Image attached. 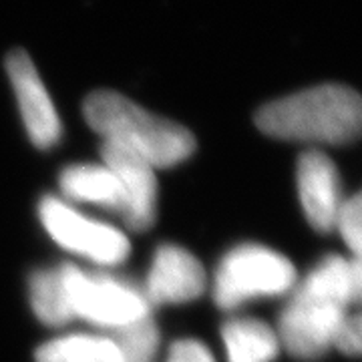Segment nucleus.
<instances>
[{
	"label": "nucleus",
	"instance_id": "nucleus-4",
	"mask_svg": "<svg viewBox=\"0 0 362 362\" xmlns=\"http://www.w3.org/2000/svg\"><path fill=\"white\" fill-rule=\"evenodd\" d=\"M296 282L294 266L270 247L244 244L230 250L218 266L214 300L223 310L256 296H278Z\"/></svg>",
	"mask_w": 362,
	"mask_h": 362
},
{
	"label": "nucleus",
	"instance_id": "nucleus-13",
	"mask_svg": "<svg viewBox=\"0 0 362 362\" xmlns=\"http://www.w3.org/2000/svg\"><path fill=\"white\" fill-rule=\"evenodd\" d=\"M37 362H123L113 338L75 334L51 340L37 350Z\"/></svg>",
	"mask_w": 362,
	"mask_h": 362
},
{
	"label": "nucleus",
	"instance_id": "nucleus-11",
	"mask_svg": "<svg viewBox=\"0 0 362 362\" xmlns=\"http://www.w3.org/2000/svg\"><path fill=\"white\" fill-rule=\"evenodd\" d=\"M61 187L71 199L121 211L123 194L115 173L105 165H73L61 173Z\"/></svg>",
	"mask_w": 362,
	"mask_h": 362
},
{
	"label": "nucleus",
	"instance_id": "nucleus-14",
	"mask_svg": "<svg viewBox=\"0 0 362 362\" xmlns=\"http://www.w3.org/2000/svg\"><path fill=\"white\" fill-rule=\"evenodd\" d=\"M30 304L39 320L49 326H63L75 316L61 268L39 270L30 276Z\"/></svg>",
	"mask_w": 362,
	"mask_h": 362
},
{
	"label": "nucleus",
	"instance_id": "nucleus-17",
	"mask_svg": "<svg viewBox=\"0 0 362 362\" xmlns=\"http://www.w3.org/2000/svg\"><path fill=\"white\" fill-rule=\"evenodd\" d=\"M361 330L362 326L358 314L344 316V320L340 322V326L337 328V334L332 338V344H337L344 354L356 356L361 352Z\"/></svg>",
	"mask_w": 362,
	"mask_h": 362
},
{
	"label": "nucleus",
	"instance_id": "nucleus-16",
	"mask_svg": "<svg viewBox=\"0 0 362 362\" xmlns=\"http://www.w3.org/2000/svg\"><path fill=\"white\" fill-rule=\"evenodd\" d=\"M362 199L361 195H352L344 204H340L337 216V228L342 233L344 242L349 244L354 256L358 258L362 247Z\"/></svg>",
	"mask_w": 362,
	"mask_h": 362
},
{
	"label": "nucleus",
	"instance_id": "nucleus-1",
	"mask_svg": "<svg viewBox=\"0 0 362 362\" xmlns=\"http://www.w3.org/2000/svg\"><path fill=\"white\" fill-rule=\"evenodd\" d=\"M362 292L361 258H324L304 278L278 320L280 340L296 358H318L332 344L344 308Z\"/></svg>",
	"mask_w": 362,
	"mask_h": 362
},
{
	"label": "nucleus",
	"instance_id": "nucleus-10",
	"mask_svg": "<svg viewBox=\"0 0 362 362\" xmlns=\"http://www.w3.org/2000/svg\"><path fill=\"white\" fill-rule=\"evenodd\" d=\"M206 288L202 264L183 247L159 246L147 276V302H189Z\"/></svg>",
	"mask_w": 362,
	"mask_h": 362
},
{
	"label": "nucleus",
	"instance_id": "nucleus-2",
	"mask_svg": "<svg viewBox=\"0 0 362 362\" xmlns=\"http://www.w3.org/2000/svg\"><path fill=\"white\" fill-rule=\"evenodd\" d=\"M256 125L284 141L344 145L361 135V97L344 85L312 87L264 105L256 113Z\"/></svg>",
	"mask_w": 362,
	"mask_h": 362
},
{
	"label": "nucleus",
	"instance_id": "nucleus-18",
	"mask_svg": "<svg viewBox=\"0 0 362 362\" xmlns=\"http://www.w3.org/2000/svg\"><path fill=\"white\" fill-rule=\"evenodd\" d=\"M168 362H214L206 344L197 340H177L173 342Z\"/></svg>",
	"mask_w": 362,
	"mask_h": 362
},
{
	"label": "nucleus",
	"instance_id": "nucleus-8",
	"mask_svg": "<svg viewBox=\"0 0 362 362\" xmlns=\"http://www.w3.org/2000/svg\"><path fill=\"white\" fill-rule=\"evenodd\" d=\"M6 71L13 81L14 95L30 141L40 149H49L61 139V121L37 66L25 51H13L6 57Z\"/></svg>",
	"mask_w": 362,
	"mask_h": 362
},
{
	"label": "nucleus",
	"instance_id": "nucleus-12",
	"mask_svg": "<svg viewBox=\"0 0 362 362\" xmlns=\"http://www.w3.org/2000/svg\"><path fill=\"white\" fill-rule=\"evenodd\" d=\"M221 337L230 362H272L278 354V337L259 320L238 318L223 324Z\"/></svg>",
	"mask_w": 362,
	"mask_h": 362
},
{
	"label": "nucleus",
	"instance_id": "nucleus-3",
	"mask_svg": "<svg viewBox=\"0 0 362 362\" xmlns=\"http://www.w3.org/2000/svg\"><path fill=\"white\" fill-rule=\"evenodd\" d=\"M85 119L103 141L143 157L151 168H171L195 151L192 131L157 117L115 90H95L83 105Z\"/></svg>",
	"mask_w": 362,
	"mask_h": 362
},
{
	"label": "nucleus",
	"instance_id": "nucleus-9",
	"mask_svg": "<svg viewBox=\"0 0 362 362\" xmlns=\"http://www.w3.org/2000/svg\"><path fill=\"white\" fill-rule=\"evenodd\" d=\"M298 189L306 218L318 232L337 228L340 181L337 165L320 151H306L298 161Z\"/></svg>",
	"mask_w": 362,
	"mask_h": 362
},
{
	"label": "nucleus",
	"instance_id": "nucleus-5",
	"mask_svg": "<svg viewBox=\"0 0 362 362\" xmlns=\"http://www.w3.org/2000/svg\"><path fill=\"white\" fill-rule=\"evenodd\" d=\"M75 316L109 328H123L149 316V302L131 286L105 276H87L75 266L61 268Z\"/></svg>",
	"mask_w": 362,
	"mask_h": 362
},
{
	"label": "nucleus",
	"instance_id": "nucleus-6",
	"mask_svg": "<svg viewBox=\"0 0 362 362\" xmlns=\"http://www.w3.org/2000/svg\"><path fill=\"white\" fill-rule=\"evenodd\" d=\"M39 214L52 240L71 252L103 266L121 264L129 256V242L119 230L78 216L54 197H45L40 202Z\"/></svg>",
	"mask_w": 362,
	"mask_h": 362
},
{
	"label": "nucleus",
	"instance_id": "nucleus-15",
	"mask_svg": "<svg viewBox=\"0 0 362 362\" xmlns=\"http://www.w3.org/2000/svg\"><path fill=\"white\" fill-rule=\"evenodd\" d=\"M115 344L123 354V362H151L159 344L156 322L145 316L137 322L117 328Z\"/></svg>",
	"mask_w": 362,
	"mask_h": 362
},
{
	"label": "nucleus",
	"instance_id": "nucleus-7",
	"mask_svg": "<svg viewBox=\"0 0 362 362\" xmlns=\"http://www.w3.org/2000/svg\"><path fill=\"white\" fill-rule=\"evenodd\" d=\"M101 157L105 168L115 173L121 185V216L127 228L131 232L149 230L156 223L157 204V180L153 168L127 147L111 141L101 143Z\"/></svg>",
	"mask_w": 362,
	"mask_h": 362
}]
</instances>
